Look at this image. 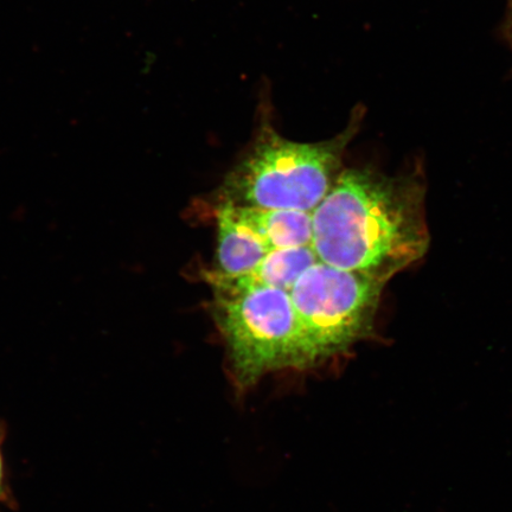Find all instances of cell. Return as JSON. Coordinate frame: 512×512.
I'll use <instances>...</instances> for the list:
<instances>
[{"label": "cell", "instance_id": "9", "mask_svg": "<svg viewBox=\"0 0 512 512\" xmlns=\"http://www.w3.org/2000/svg\"><path fill=\"white\" fill-rule=\"evenodd\" d=\"M502 35L504 41L508 43L512 50V0H508L507 11H505L502 25Z\"/></svg>", "mask_w": 512, "mask_h": 512}, {"label": "cell", "instance_id": "1", "mask_svg": "<svg viewBox=\"0 0 512 512\" xmlns=\"http://www.w3.org/2000/svg\"><path fill=\"white\" fill-rule=\"evenodd\" d=\"M421 171L388 176L371 168L341 171L312 211L319 261L388 283L430 248Z\"/></svg>", "mask_w": 512, "mask_h": 512}, {"label": "cell", "instance_id": "8", "mask_svg": "<svg viewBox=\"0 0 512 512\" xmlns=\"http://www.w3.org/2000/svg\"><path fill=\"white\" fill-rule=\"evenodd\" d=\"M3 439V428L0 427V509H2L4 504L8 503L9 499L8 484H6L5 480V466L2 452Z\"/></svg>", "mask_w": 512, "mask_h": 512}, {"label": "cell", "instance_id": "4", "mask_svg": "<svg viewBox=\"0 0 512 512\" xmlns=\"http://www.w3.org/2000/svg\"><path fill=\"white\" fill-rule=\"evenodd\" d=\"M386 283L318 261L293 286L294 310L317 367L371 338Z\"/></svg>", "mask_w": 512, "mask_h": 512}, {"label": "cell", "instance_id": "5", "mask_svg": "<svg viewBox=\"0 0 512 512\" xmlns=\"http://www.w3.org/2000/svg\"><path fill=\"white\" fill-rule=\"evenodd\" d=\"M318 261L312 246L273 249L251 272L239 277H226L210 270L203 273V278L213 291L270 287L291 292L300 277Z\"/></svg>", "mask_w": 512, "mask_h": 512}, {"label": "cell", "instance_id": "6", "mask_svg": "<svg viewBox=\"0 0 512 512\" xmlns=\"http://www.w3.org/2000/svg\"><path fill=\"white\" fill-rule=\"evenodd\" d=\"M217 224L216 267L211 270L226 277L251 272L271 252L258 235L246 226L229 204L215 206Z\"/></svg>", "mask_w": 512, "mask_h": 512}, {"label": "cell", "instance_id": "3", "mask_svg": "<svg viewBox=\"0 0 512 512\" xmlns=\"http://www.w3.org/2000/svg\"><path fill=\"white\" fill-rule=\"evenodd\" d=\"M213 293L211 312L226 345L236 393L248 394L273 374L318 368L290 292L253 287Z\"/></svg>", "mask_w": 512, "mask_h": 512}, {"label": "cell", "instance_id": "2", "mask_svg": "<svg viewBox=\"0 0 512 512\" xmlns=\"http://www.w3.org/2000/svg\"><path fill=\"white\" fill-rule=\"evenodd\" d=\"M270 105L261 104L252 142L223 179L215 206L312 213L341 174L345 152L360 131L366 111L356 107L348 126L334 138L298 143L274 127Z\"/></svg>", "mask_w": 512, "mask_h": 512}, {"label": "cell", "instance_id": "7", "mask_svg": "<svg viewBox=\"0 0 512 512\" xmlns=\"http://www.w3.org/2000/svg\"><path fill=\"white\" fill-rule=\"evenodd\" d=\"M232 207L235 215L251 228L271 251L311 246L312 213L310 211Z\"/></svg>", "mask_w": 512, "mask_h": 512}]
</instances>
